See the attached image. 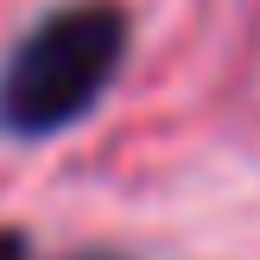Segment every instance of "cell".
Listing matches in <instances>:
<instances>
[{
    "label": "cell",
    "instance_id": "cell-3",
    "mask_svg": "<svg viewBox=\"0 0 260 260\" xmlns=\"http://www.w3.org/2000/svg\"><path fill=\"white\" fill-rule=\"evenodd\" d=\"M83 260H108V254H83Z\"/></svg>",
    "mask_w": 260,
    "mask_h": 260
},
{
    "label": "cell",
    "instance_id": "cell-1",
    "mask_svg": "<svg viewBox=\"0 0 260 260\" xmlns=\"http://www.w3.org/2000/svg\"><path fill=\"white\" fill-rule=\"evenodd\" d=\"M127 38H134V19L121 0H70L45 13L0 70V127L19 140L76 127L114 89Z\"/></svg>",
    "mask_w": 260,
    "mask_h": 260
},
{
    "label": "cell",
    "instance_id": "cell-2",
    "mask_svg": "<svg viewBox=\"0 0 260 260\" xmlns=\"http://www.w3.org/2000/svg\"><path fill=\"white\" fill-rule=\"evenodd\" d=\"M0 260H32V241L19 229H0Z\"/></svg>",
    "mask_w": 260,
    "mask_h": 260
}]
</instances>
